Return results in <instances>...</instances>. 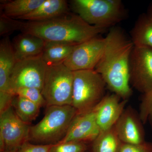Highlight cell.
Returning a JSON list of instances; mask_svg holds the SVG:
<instances>
[{"mask_svg":"<svg viewBox=\"0 0 152 152\" xmlns=\"http://www.w3.org/2000/svg\"><path fill=\"white\" fill-rule=\"evenodd\" d=\"M105 39L103 54L94 69L113 94L122 100H128L132 94L130 86L129 66L134 44L117 27L111 28Z\"/></svg>","mask_w":152,"mask_h":152,"instance_id":"6da1fadb","label":"cell"},{"mask_svg":"<svg viewBox=\"0 0 152 152\" xmlns=\"http://www.w3.org/2000/svg\"><path fill=\"white\" fill-rule=\"evenodd\" d=\"M106 30L89 24L78 15L69 12L45 21L25 22L21 31L37 36L45 42L78 45L99 35Z\"/></svg>","mask_w":152,"mask_h":152,"instance_id":"7a4b0ae2","label":"cell"},{"mask_svg":"<svg viewBox=\"0 0 152 152\" xmlns=\"http://www.w3.org/2000/svg\"><path fill=\"white\" fill-rule=\"evenodd\" d=\"M77 113L72 105L48 106L40 121L30 126L29 142L50 145L61 141Z\"/></svg>","mask_w":152,"mask_h":152,"instance_id":"3957f363","label":"cell"},{"mask_svg":"<svg viewBox=\"0 0 152 152\" xmlns=\"http://www.w3.org/2000/svg\"><path fill=\"white\" fill-rule=\"evenodd\" d=\"M75 13L92 26L107 29L124 20L126 12L120 0H73Z\"/></svg>","mask_w":152,"mask_h":152,"instance_id":"277c9868","label":"cell"},{"mask_svg":"<svg viewBox=\"0 0 152 152\" xmlns=\"http://www.w3.org/2000/svg\"><path fill=\"white\" fill-rule=\"evenodd\" d=\"M73 75L72 106L77 114L93 110L104 97V79L95 69L74 71Z\"/></svg>","mask_w":152,"mask_h":152,"instance_id":"5b68a950","label":"cell"},{"mask_svg":"<svg viewBox=\"0 0 152 152\" xmlns=\"http://www.w3.org/2000/svg\"><path fill=\"white\" fill-rule=\"evenodd\" d=\"M73 72L64 64L47 66L42 93L50 106L72 105Z\"/></svg>","mask_w":152,"mask_h":152,"instance_id":"8992f818","label":"cell"},{"mask_svg":"<svg viewBox=\"0 0 152 152\" xmlns=\"http://www.w3.org/2000/svg\"><path fill=\"white\" fill-rule=\"evenodd\" d=\"M47 66L41 55L17 61L10 78L12 93L14 94L16 90L23 88H37L42 91Z\"/></svg>","mask_w":152,"mask_h":152,"instance_id":"52a82bcc","label":"cell"},{"mask_svg":"<svg viewBox=\"0 0 152 152\" xmlns=\"http://www.w3.org/2000/svg\"><path fill=\"white\" fill-rule=\"evenodd\" d=\"M30 126L19 118L12 106L0 113V152L18 149L29 142Z\"/></svg>","mask_w":152,"mask_h":152,"instance_id":"ba28073f","label":"cell"},{"mask_svg":"<svg viewBox=\"0 0 152 152\" xmlns=\"http://www.w3.org/2000/svg\"><path fill=\"white\" fill-rule=\"evenodd\" d=\"M130 83L145 94L152 90V48L134 46L129 66Z\"/></svg>","mask_w":152,"mask_h":152,"instance_id":"9c48e42d","label":"cell"},{"mask_svg":"<svg viewBox=\"0 0 152 152\" xmlns=\"http://www.w3.org/2000/svg\"><path fill=\"white\" fill-rule=\"evenodd\" d=\"M105 37L98 36L76 46L64 64L74 71L94 69L103 54Z\"/></svg>","mask_w":152,"mask_h":152,"instance_id":"30bf717a","label":"cell"},{"mask_svg":"<svg viewBox=\"0 0 152 152\" xmlns=\"http://www.w3.org/2000/svg\"><path fill=\"white\" fill-rule=\"evenodd\" d=\"M101 132L94 110L74 117L65 136L59 142H93Z\"/></svg>","mask_w":152,"mask_h":152,"instance_id":"8fae6325","label":"cell"},{"mask_svg":"<svg viewBox=\"0 0 152 152\" xmlns=\"http://www.w3.org/2000/svg\"><path fill=\"white\" fill-rule=\"evenodd\" d=\"M143 123L131 107L125 109L114 126L115 131L123 143L138 144L145 142Z\"/></svg>","mask_w":152,"mask_h":152,"instance_id":"7c38bea8","label":"cell"},{"mask_svg":"<svg viewBox=\"0 0 152 152\" xmlns=\"http://www.w3.org/2000/svg\"><path fill=\"white\" fill-rule=\"evenodd\" d=\"M121 99L115 94L106 95L93 110L101 132L113 127L121 115L128 100Z\"/></svg>","mask_w":152,"mask_h":152,"instance_id":"4fadbf2b","label":"cell"},{"mask_svg":"<svg viewBox=\"0 0 152 152\" xmlns=\"http://www.w3.org/2000/svg\"><path fill=\"white\" fill-rule=\"evenodd\" d=\"M45 43L42 39L31 34H19L14 38L12 43L16 61L41 55Z\"/></svg>","mask_w":152,"mask_h":152,"instance_id":"5bb4252c","label":"cell"},{"mask_svg":"<svg viewBox=\"0 0 152 152\" xmlns=\"http://www.w3.org/2000/svg\"><path fill=\"white\" fill-rule=\"evenodd\" d=\"M16 62L10 37H4L0 42V92L13 94L10 87V78Z\"/></svg>","mask_w":152,"mask_h":152,"instance_id":"9a60e30c","label":"cell"},{"mask_svg":"<svg viewBox=\"0 0 152 152\" xmlns=\"http://www.w3.org/2000/svg\"><path fill=\"white\" fill-rule=\"evenodd\" d=\"M69 12V6L65 0H45L35 10L17 20H24L28 22L45 21Z\"/></svg>","mask_w":152,"mask_h":152,"instance_id":"2e32d148","label":"cell"},{"mask_svg":"<svg viewBox=\"0 0 152 152\" xmlns=\"http://www.w3.org/2000/svg\"><path fill=\"white\" fill-rule=\"evenodd\" d=\"M77 45L61 42H46L41 56L47 66L61 64L69 56Z\"/></svg>","mask_w":152,"mask_h":152,"instance_id":"e0dca14e","label":"cell"},{"mask_svg":"<svg viewBox=\"0 0 152 152\" xmlns=\"http://www.w3.org/2000/svg\"><path fill=\"white\" fill-rule=\"evenodd\" d=\"M45 0H14L1 5L2 15L17 19L30 13L44 2Z\"/></svg>","mask_w":152,"mask_h":152,"instance_id":"ac0fdd59","label":"cell"},{"mask_svg":"<svg viewBox=\"0 0 152 152\" xmlns=\"http://www.w3.org/2000/svg\"><path fill=\"white\" fill-rule=\"evenodd\" d=\"M131 37L134 46L152 48V20L147 14L139 17L131 32Z\"/></svg>","mask_w":152,"mask_h":152,"instance_id":"d6986e66","label":"cell"},{"mask_svg":"<svg viewBox=\"0 0 152 152\" xmlns=\"http://www.w3.org/2000/svg\"><path fill=\"white\" fill-rule=\"evenodd\" d=\"M92 152H119L123 143L113 127L101 132L92 142Z\"/></svg>","mask_w":152,"mask_h":152,"instance_id":"ffe728a7","label":"cell"},{"mask_svg":"<svg viewBox=\"0 0 152 152\" xmlns=\"http://www.w3.org/2000/svg\"><path fill=\"white\" fill-rule=\"evenodd\" d=\"M12 106L19 118L28 125L37 118L41 108L31 101L18 96L14 97Z\"/></svg>","mask_w":152,"mask_h":152,"instance_id":"44dd1931","label":"cell"},{"mask_svg":"<svg viewBox=\"0 0 152 152\" xmlns=\"http://www.w3.org/2000/svg\"><path fill=\"white\" fill-rule=\"evenodd\" d=\"M15 96H20L42 107H46L47 103L42 93V91L34 88H23L18 89L14 92Z\"/></svg>","mask_w":152,"mask_h":152,"instance_id":"7402d4cb","label":"cell"},{"mask_svg":"<svg viewBox=\"0 0 152 152\" xmlns=\"http://www.w3.org/2000/svg\"><path fill=\"white\" fill-rule=\"evenodd\" d=\"M25 22L18 20L1 15L0 17V35L8 37L16 31H21Z\"/></svg>","mask_w":152,"mask_h":152,"instance_id":"603a6c76","label":"cell"},{"mask_svg":"<svg viewBox=\"0 0 152 152\" xmlns=\"http://www.w3.org/2000/svg\"><path fill=\"white\" fill-rule=\"evenodd\" d=\"M88 146L84 142L70 141L53 144L50 152H86Z\"/></svg>","mask_w":152,"mask_h":152,"instance_id":"cb8c5ba5","label":"cell"},{"mask_svg":"<svg viewBox=\"0 0 152 152\" xmlns=\"http://www.w3.org/2000/svg\"><path fill=\"white\" fill-rule=\"evenodd\" d=\"M139 115L143 124L149 121L152 128V90L144 94Z\"/></svg>","mask_w":152,"mask_h":152,"instance_id":"d4e9b609","label":"cell"},{"mask_svg":"<svg viewBox=\"0 0 152 152\" xmlns=\"http://www.w3.org/2000/svg\"><path fill=\"white\" fill-rule=\"evenodd\" d=\"M119 152H152V143L145 141L138 144L123 143Z\"/></svg>","mask_w":152,"mask_h":152,"instance_id":"484cf974","label":"cell"},{"mask_svg":"<svg viewBox=\"0 0 152 152\" xmlns=\"http://www.w3.org/2000/svg\"><path fill=\"white\" fill-rule=\"evenodd\" d=\"M53 145H34L28 141L20 147L18 152H50Z\"/></svg>","mask_w":152,"mask_h":152,"instance_id":"4316f807","label":"cell"},{"mask_svg":"<svg viewBox=\"0 0 152 152\" xmlns=\"http://www.w3.org/2000/svg\"><path fill=\"white\" fill-rule=\"evenodd\" d=\"M15 96V95L11 93L0 92V113L12 106Z\"/></svg>","mask_w":152,"mask_h":152,"instance_id":"83f0119b","label":"cell"},{"mask_svg":"<svg viewBox=\"0 0 152 152\" xmlns=\"http://www.w3.org/2000/svg\"><path fill=\"white\" fill-rule=\"evenodd\" d=\"M147 15L152 20V4L149 7L148 9V13Z\"/></svg>","mask_w":152,"mask_h":152,"instance_id":"f1b7e54d","label":"cell"},{"mask_svg":"<svg viewBox=\"0 0 152 152\" xmlns=\"http://www.w3.org/2000/svg\"><path fill=\"white\" fill-rule=\"evenodd\" d=\"M18 149H15L13 150H11V151H5L4 152H18Z\"/></svg>","mask_w":152,"mask_h":152,"instance_id":"f546056e","label":"cell"}]
</instances>
